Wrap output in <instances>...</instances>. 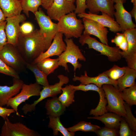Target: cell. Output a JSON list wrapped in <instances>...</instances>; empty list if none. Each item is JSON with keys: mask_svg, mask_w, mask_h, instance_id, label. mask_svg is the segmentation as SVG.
<instances>
[{"mask_svg": "<svg viewBox=\"0 0 136 136\" xmlns=\"http://www.w3.org/2000/svg\"><path fill=\"white\" fill-rule=\"evenodd\" d=\"M17 47L27 63H29L46 50L45 39L38 29L28 34L20 33Z\"/></svg>", "mask_w": 136, "mask_h": 136, "instance_id": "6da1fadb", "label": "cell"}, {"mask_svg": "<svg viewBox=\"0 0 136 136\" xmlns=\"http://www.w3.org/2000/svg\"><path fill=\"white\" fill-rule=\"evenodd\" d=\"M64 41L66 43V48L58 57V64L59 66L64 67L66 71L69 72L67 63H71L74 67V76H75L76 70H80L82 66L78 60L85 61L86 59L79 46L75 43L72 39L65 38Z\"/></svg>", "mask_w": 136, "mask_h": 136, "instance_id": "7a4b0ae2", "label": "cell"}, {"mask_svg": "<svg viewBox=\"0 0 136 136\" xmlns=\"http://www.w3.org/2000/svg\"><path fill=\"white\" fill-rule=\"evenodd\" d=\"M79 42L82 46L87 44L88 49H92L107 57L108 60L111 62H116L120 60L122 57L121 51L117 47H111L98 42L94 38L90 35L83 34L79 37Z\"/></svg>", "mask_w": 136, "mask_h": 136, "instance_id": "3957f363", "label": "cell"}, {"mask_svg": "<svg viewBox=\"0 0 136 136\" xmlns=\"http://www.w3.org/2000/svg\"><path fill=\"white\" fill-rule=\"evenodd\" d=\"M57 23L59 32L64 34L65 38H78L81 35L84 29L82 20L77 18L73 12L61 17Z\"/></svg>", "mask_w": 136, "mask_h": 136, "instance_id": "277c9868", "label": "cell"}, {"mask_svg": "<svg viewBox=\"0 0 136 136\" xmlns=\"http://www.w3.org/2000/svg\"><path fill=\"white\" fill-rule=\"evenodd\" d=\"M0 58L16 71H25L27 62L17 46L7 43L0 51Z\"/></svg>", "mask_w": 136, "mask_h": 136, "instance_id": "5b68a950", "label": "cell"}, {"mask_svg": "<svg viewBox=\"0 0 136 136\" xmlns=\"http://www.w3.org/2000/svg\"><path fill=\"white\" fill-rule=\"evenodd\" d=\"M102 87L107 100L108 104L106 108L108 111L125 118L126 112L124 105L125 101L122 97L121 91L111 84H105Z\"/></svg>", "mask_w": 136, "mask_h": 136, "instance_id": "8992f818", "label": "cell"}, {"mask_svg": "<svg viewBox=\"0 0 136 136\" xmlns=\"http://www.w3.org/2000/svg\"><path fill=\"white\" fill-rule=\"evenodd\" d=\"M38 9L34 14L35 19L40 27V31L45 39L47 50L51 45L55 36L59 32V29L57 23L53 22L41 8L39 7Z\"/></svg>", "mask_w": 136, "mask_h": 136, "instance_id": "52a82bcc", "label": "cell"}, {"mask_svg": "<svg viewBox=\"0 0 136 136\" xmlns=\"http://www.w3.org/2000/svg\"><path fill=\"white\" fill-rule=\"evenodd\" d=\"M59 81L53 85L43 86L41 90L40 97L31 104H26L22 108L24 114L34 111L36 105L45 98L49 97H54L62 92V86L64 84L68 83L69 81V78L63 75L60 74L57 76Z\"/></svg>", "mask_w": 136, "mask_h": 136, "instance_id": "ba28073f", "label": "cell"}, {"mask_svg": "<svg viewBox=\"0 0 136 136\" xmlns=\"http://www.w3.org/2000/svg\"><path fill=\"white\" fill-rule=\"evenodd\" d=\"M42 88L41 85L37 82L28 85L24 83L20 92L10 99L7 106L14 109L17 115L20 116L18 111V106L32 96H39Z\"/></svg>", "mask_w": 136, "mask_h": 136, "instance_id": "9c48e42d", "label": "cell"}, {"mask_svg": "<svg viewBox=\"0 0 136 136\" xmlns=\"http://www.w3.org/2000/svg\"><path fill=\"white\" fill-rule=\"evenodd\" d=\"M26 19L24 15L21 14L6 18L5 30L7 43L17 46L20 33V24L25 22Z\"/></svg>", "mask_w": 136, "mask_h": 136, "instance_id": "30bf717a", "label": "cell"}, {"mask_svg": "<svg viewBox=\"0 0 136 136\" xmlns=\"http://www.w3.org/2000/svg\"><path fill=\"white\" fill-rule=\"evenodd\" d=\"M1 136H37L40 135L20 122L12 123L7 118L2 127Z\"/></svg>", "mask_w": 136, "mask_h": 136, "instance_id": "8fae6325", "label": "cell"}, {"mask_svg": "<svg viewBox=\"0 0 136 136\" xmlns=\"http://www.w3.org/2000/svg\"><path fill=\"white\" fill-rule=\"evenodd\" d=\"M76 8L74 3L67 0H54L47 13L51 19L58 21L63 16L73 12Z\"/></svg>", "mask_w": 136, "mask_h": 136, "instance_id": "7c38bea8", "label": "cell"}, {"mask_svg": "<svg viewBox=\"0 0 136 136\" xmlns=\"http://www.w3.org/2000/svg\"><path fill=\"white\" fill-rule=\"evenodd\" d=\"M84 30L83 34L92 35L97 37L101 43L108 45L107 29L97 22L89 19L83 18Z\"/></svg>", "mask_w": 136, "mask_h": 136, "instance_id": "4fadbf2b", "label": "cell"}, {"mask_svg": "<svg viewBox=\"0 0 136 136\" xmlns=\"http://www.w3.org/2000/svg\"><path fill=\"white\" fill-rule=\"evenodd\" d=\"M63 34L58 32L54 37L53 41L48 48L42 53L31 63L35 64L46 58L53 56H59L65 50L66 45L63 40Z\"/></svg>", "mask_w": 136, "mask_h": 136, "instance_id": "5bb4252c", "label": "cell"}, {"mask_svg": "<svg viewBox=\"0 0 136 136\" xmlns=\"http://www.w3.org/2000/svg\"><path fill=\"white\" fill-rule=\"evenodd\" d=\"M123 4L122 2H119L116 3L114 5V9L116 10L114 16L122 33L127 29L136 27V25L132 20L130 14L125 9Z\"/></svg>", "mask_w": 136, "mask_h": 136, "instance_id": "9a60e30c", "label": "cell"}, {"mask_svg": "<svg viewBox=\"0 0 136 136\" xmlns=\"http://www.w3.org/2000/svg\"><path fill=\"white\" fill-rule=\"evenodd\" d=\"M84 73V75L80 76H74L72 79L73 80L74 82L79 81L81 84L84 85L93 84L100 88L102 87L103 85L110 84L118 89L117 80L111 79L104 72L94 77L88 76L86 71H85Z\"/></svg>", "mask_w": 136, "mask_h": 136, "instance_id": "2e32d148", "label": "cell"}, {"mask_svg": "<svg viewBox=\"0 0 136 136\" xmlns=\"http://www.w3.org/2000/svg\"><path fill=\"white\" fill-rule=\"evenodd\" d=\"M102 14L99 15L88 12L78 14L80 18H85L91 19L97 22L103 26L109 28L111 32L116 33L121 31L119 25L113 18L108 14L101 12Z\"/></svg>", "mask_w": 136, "mask_h": 136, "instance_id": "e0dca14e", "label": "cell"}, {"mask_svg": "<svg viewBox=\"0 0 136 136\" xmlns=\"http://www.w3.org/2000/svg\"><path fill=\"white\" fill-rule=\"evenodd\" d=\"M86 3L88 12L95 14L104 12L114 18L115 9L112 0H87Z\"/></svg>", "mask_w": 136, "mask_h": 136, "instance_id": "ac0fdd59", "label": "cell"}, {"mask_svg": "<svg viewBox=\"0 0 136 136\" xmlns=\"http://www.w3.org/2000/svg\"><path fill=\"white\" fill-rule=\"evenodd\" d=\"M12 86L0 85V106L6 105L9 99L19 92L24 83L20 78H13Z\"/></svg>", "mask_w": 136, "mask_h": 136, "instance_id": "d6986e66", "label": "cell"}, {"mask_svg": "<svg viewBox=\"0 0 136 136\" xmlns=\"http://www.w3.org/2000/svg\"><path fill=\"white\" fill-rule=\"evenodd\" d=\"M0 7L6 18L21 14L20 0H0Z\"/></svg>", "mask_w": 136, "mask_h": 136, "instance_id": "ffe728a7", "label": "cell"}, {"mask_svg": "<svg viewBox=\"0 0 136 136\" xmlns=\"http://www.w3.org/2000/svg\"><path fill=\"white\" fill-rule=\"evenodd\" d=\"M122 117L113 113L107 112L100 116L88 117L87 118L98 120L104 123L105 126L119 130Z\"/></svg>", "mask_w": 136, "mask_h": 136, "instance_id": "44dd1931", "label": "cell"}, {"mask_svg": "<svg viewBox=\"0 0 136 136\" xmlns=\"http://www.w3.org/2000/svg\"><path fill=\"white\" fill-rule=\"evenodd\" d=\"M45 108L47 115L55 117H59L65 110V107L56 96L47 100Z\"/></svg>", "mask_w": 136, "mask_h": 136, "instance_id": "7402d4cb", "label": "cell"}, {"mask_svg": "<svg viewBox=\"0 0 136 136\" xmlns=\"http://www.w3.org/2000/svg\"><path fill=\"white\" fill-rule=\"evenodd\" d=\"M136 70L129 68L124 75L117 80L118 89L122 91L124 89L136 84Z\"/></svg>", "mask_w": 136, "mask_h": 136, "instance_id": "603a6c76", "label": "cell"}, {"mask_svg": "<svg viewBox=\"0 0 136 136\" xmlns=\"http://www.w3.org/2000/svg\"><path fill=\"white\" fill-rule=\"evenodd\" d=\"M59 58L52 59L48 57L45 58L37 63L40 69L48 76L53 73L59 67Z\"/></svg>", "mask_w": 136, "mask_h": 136, "instance_id": "cb8c5ba5", "label": "cell"}, {"mask_svg": "<svg viewBox=\"0 0 136 136\" xmlns=\"http://www.w3.org/2000/svg\"><path fill=\"white\" fill-rule=\"evenodd\" d=\"M49 122L48 127L52 128L53 130L54 135H58L59 131L64 136H73L75 133L69 131L61 123L59 117H54L49 116Z\"/></svg>", "mask_w": 136, "mask_h": 136, "instance_id": "d4e9b609", "label": "cell"}, {"mask_svg": "<svg viewBox=\"0 0 136 136\" xmlns=\"http://www.w3.org/2000/svg\"><path fill=\"white\" fill-rule=\"evenodd\" d=\"M61 90L62 93L58 98L65 107H68L75 102L74 94L76 90L69 85L62 87Z\"/></svg>", "mask_w": 136, "mask_h": 136, "instance_id": "484cf974", "label": "cell"}, {"mask_svg": "<svg viewBox=\"0 0 136 136\" xmlns=\"http://www.w3.org/2000/svg\"><path fill=\"white\" fill-rule=\"evenodd\" d=\"M26 67L34 74L36 82L43 86L49 85L47 79L48 76L40 69L36 63H27Z\"/></svg>", "mask_w": 136, "mask_h": 136, "instance_id": "4316f807", "label": "cell"}, {"mask_svg": "<svg viewBox=\"0 0 136 136\" xmlns=\"http://www.w3.org/2000/svg\"><path fill=\"white\" fill-rule=\"evenodd\" d=\"M20 1L22 10L28 17L29 11L35 14L42 4V0H20Z\"/></svg>", "mask_w": 136, "mask_h": 136, "instance_id": "83f0119b", "label": "cell"}, {"mask_svg": "<svg viewBox=\"0 0 136 136\" xmlns=\"http://www.w3.org/2000/svg\"><path fill=\"white\" fill-rule=\"evenodd\" d=\"M100 128V126L92 124L90 122L82 121L72 127L66 128V129L69 131L74 132L79 131L95 132Z\"/></svg>", "mask_w": 136, "mask_h": 136, "instance_id": "f1b7e54d", "label": "cell"}, {"mask_svg": "<svg viewBox=\"0 0 136 136\" xmlns=\"http://www.w3.org/2000/svg\"><path fill=\"white\" fill-rule=\"evenodd\" d=\"M123 100L130 106L136 105V85L124 89L121 91Z\"/></svg>", "mask_w": 136, "mask_h": 136, "instance_id": "f546056e", "label": "cell"}, {"mask_svg": "<svg viewBox=\"0 0 136 136\" xmlns=\"http://www.w3.org/2000/svg\"><path fill=\"white\" fill-rule=\"evenodd\" d=\"M129 68L127 66L121 67L114 64L110 69L104 72L111 79L117 80L124 75Z\"/></svg>", "mask_w": 136, "mask_h": 136, "instance_id": "4dcf8cb0", "label": "cell"}, {"mask_svg": "<svg viewBox=\"0 0 136 136\" xmlns=\"http://www.w3.org/2000/svg\"><path fill=\"white\" fill-rule=\"evenodd\" d=\"M126 35L128 45V53L136 52V28L127 29L123 32Z\"/></svg>", "mask_w": 136, "mask_h": 136, "instance_id": "1f68e13d", "label": "cell"}, {"mask_svg": "<svg viewBox=\"0 0 136 136\" xmlns=\"http://www.w3.org/2000/svg\"><path fill=\"white\" fill-rule=\"evenodd\" d=\"M111 42L114 43L116 47L122 50V51H127L128 45L126 36L124 33H117L114 38L111 40Z\"/></svg>", "mask_w": 136, "mask_h": 136, "instance_id": "d6a6232c", "label": "cell"}, {"mask_svg": "<svg viewBox=\"0 0 136 136\" xmlns=\"http://www.w3.org/2000/svg\"><path fill=\"white\" fill-rule=\"evenodd\" d=\"M124 105L126 112V116L124 118L126 122L133 131H136V118L132 113L130 106L125 102Z\"/></svg>", "mask_w": 136, "mask_h": 136, "instance_id": "836d02e7", "label": "cell"}, {"mask_svg": "<svg viewBox=\"0 0 136 136\" xmlns=\"http://www.w3.org/2000/svg\"><path fill=\"white\" fill-rule=\"evenodd\" d=\"M119 133L120 136H136L135 132L131 129L123 117L120 121Z\"/></svg>", "mask_w": 136, "mask_h": 136, "instance_id": "e575fe53", "label": "cell"}, {"mask_svg": "<svg viewBox=\"0 0 136 136\" xmlns=\"http://www.w3.org/2000/svg\"><path fill=\"white\" fill-rule=\"evenodd\" d=\"M122 58H125L127 66L136 70V52L128 53L122 51L120 52Z\"/></svg>", "mask_w": 136, "mask_h": 136, "instance_id": "d590c367", "label": "cell"}, {"mask_svg": "<svg viewBox=\"0 0 136 136\" xmlns=\"http://www.w3.org/2000/svg\"><path fill=\"white\" fill-rule=\"evenodd\" d=\"M0 73L13 77L20 78L17 72L6 64L0 58Z\"/></svg>", "mask_w": 136, "mask_h": 136, "instance_id": "8d00e7d4", "label": "cell"}, {"mask_svg": "<svg viewBox=\"0 0 136 136\" xmlns=\"http://www.w3.org/2000/svg\"><path fill=\"white\" fill-rule=\"evenodd\" d=\"M99 136H117L119 135V130L105 126L97 130L95 132Z\"/></svg>", "mask_w": 136, "mask_h": 136, "instance_id": "74e56055", "label": "cell"}, {"mask_svg": "<svg viewBox=\"0 0 136 136\" xmlns=\"http://www.w3.org/2000/svg\"><path fill=\"white\" fill-rule=\"evenodd\" d=\"M6 22V20L0 23V51L4 46L7 43L5 30Z\"/></svg>", "mask_w": 136, "mask_h": 136, "instance_id": "f35d334b", "label": "cell"}, {"mask_svg": "<svg viewBox=\"0 0 136 136\" xmlns=\"http://www.w3.org/2000/svg\"><path fill=\"white\" fill-rule=\"evenodd\" d=\"M20 26V33L26 35L29 34L34 31V27L33 25L29 22H24Z\"/></svg>", "mask_w": 136, "mask_h": 136, "instance_id": "ab89813d", "label": "cell"}, {"mask_svg": "<svg viewBox=\"0 0 136 136\" xmlns=\"http://www.w3.org/2000/svg\"><path fill=\"white\" fill-rule=\"evenodd\" d=\"M87 0H76V6L74 12L76 14L85 13L87 9L86 4Z\"/></svg>", "mask_w": 136, "mask_h": 136, "instance_id": "60d3db41", "label": "cell"}, {"mask_svg": "<svg viewBox=\"0 0 136 136\" xmlns=\"http://www.w3.org/2000/svg\"><path fill=\"white\" fill-rule=\"evenodd\" d=\"M16 113L13 109L7 108L0 106V116L5 120L12 113Z\"/></svg>", "mask_w": 136, "mask_h": 136, "instance_id": "b9f144b4", "label": "cell"}, {"mask_svg": "<svg viewBox=\"0 0 136 136\" xmlns=\"http://www.w3.org/2000/svg\"><path fill=\"white\" fill-rule=\"evenodd\" d=\"M131 2L133 4V7L131 11L130 12L132 17H133L136 22V0H131Z\"/></svg>", "mask_w": 136, "mask_h": 136, "instance_id": "7bdbcfd3", "label": "cell"}, {"mask_svg": "<svg viewBox=\"0 0 136 136\" xmlns=\"http://www.w3.org/2000/svg\"><path fill=\"white\" fill-rule=\"evenodd\" d=\"M54 0H42V6L45 9L47 10L51 6Z\"/></svg>", "mask_w": 136, "mask_h": 136, "instance_id": "ee69618b", "label": "cell"}, {"mask_svg": "<svg viewBox=\"0 0 136 136\" xmlns=\"http://www.w3.org/2000/svg\"><path fill=\"white\" fill-rule=\"evenodd\" d=\"M6 18L0 7V23L2 21H5Z\"/></svg>", "mask_w": 136, "mask_h": 136, "instance_id": "f6af8a7d", "label": "cell"}, {"mask_svg": "<svg viewBox=\"0 0 136 136\" xmlns=\"http://www.w3.org/2000/svg\"><path fill=\"white\" fill-rule=\"evenodd\" d=\"M127 0H112L113 2L114 3H116L117 2H121L123 4L125 3L126 2Z\"/></svg>", "mask_w": 136, "mask_h": 136, "instance_id": "bcb514c9", "label": "cell"}, {"mask_svg": "<svg viewBox=\"0 0 136 136\" xmlns=\"http://www.w3.org/2000/svg\"><path fill=\"white\" fill-rule=\"evenodd\" d=\"M68 1L74 3L76 1V0H67Z\"/></svg>", "mask_w": 136, "mask_h": 136, "instance_id": "7dc6e473", "label": "cell"}]
</instances>
